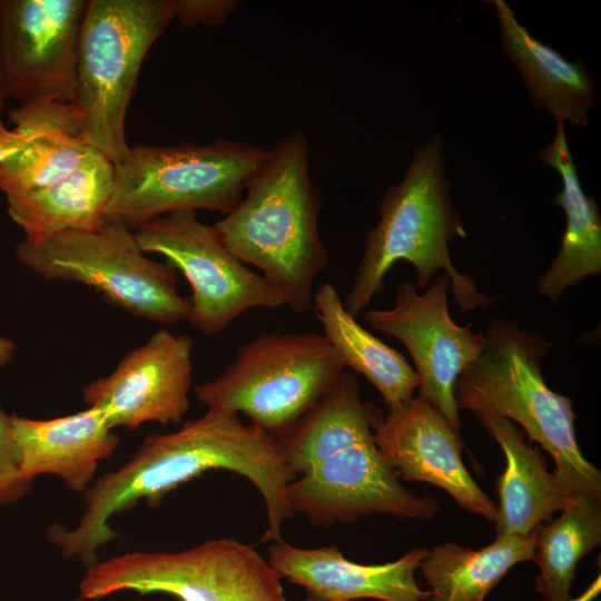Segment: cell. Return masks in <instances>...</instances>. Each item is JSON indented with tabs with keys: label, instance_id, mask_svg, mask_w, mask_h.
I'll list each match as a JSON object with an SVG mask.
<instances>
[{
	"label": "cell",
	"instance_id": "6da1fadb",
	"mask_svg": "<svg viewBox=\"0 0 601 601\" xmlns=\"http://www.w3.org/2000/svg\"><path fill=\"white\" fill-rule=\"evenodd\" d=\"M245 476L260 492L267 515L262 542L282 540V528L293 516L286 490L296 475L285 463L279 439L243 423L238 415L207 410L179 430L148 435L132 457L97 479L83 493L86 509L75 529L52 524L50 543L65 558H77L87 569L96 565L98 550L118 533L110 519L139 501L158 506L179 485L210 470Z\"/></svg>",
	"mask_w": 601,
	"mask_h": 601
},
{
	"label": "cell",
	"instance_id": "7a4b0ae2",
	"mask_svg": "<svg viewBox=\"0 0 601 601\" xmlns=\"http://www.w3.org/2000/svg\"><path fill=\"white\" fill-rule=\"evenodd\" d=\"M380 414L362 401L356 377L343 372L293 432L279 439L286 465L300 475L286 490L293 513L316 525L373 513L417 520L436 513L437 501L410 493L376 446L373 423Z\"/></svg>",
	"mask_w": 601,
	"mask_h": 601
},
{
	"label": "cell",
	"instance_id": "3957f363",
	"mask_svg": "<svg viewBox=\"0 0 601 601\" xmlns=\"http://www.w3.org/2000/svg\"><path fill=\"white\" fill-rule=\"evenodd\" d=\"M319 194L300 131L268 148L237 206L213 226L225 247L256 267L296 313L313 309V287L329 264L318 229Z\"/></svg>",
	"mask_w": 601,
	"mask_h": 601
},
{
	"label": "cell",
	"instance_id": "277c9868",
	"mask_svg": "<svg viewBox=\"0 0 601 601\" xmlns=\"http://www.w3.org/2000/svg\"><path fill=\"white\" fill-rule=\"evenodd\" d=\"M466 231L450 195L443 141L435 137L417 148L403 179L392 185L380 205V218L365 238L364 252L343 304L354 317L385 292L387 272L398 260L413 265L416 285L428 287L437 270L451 280L461 312L486 309L495 300L477 290L470 276L453 265L449 244Z\"/></svg>",
	"mask_w": 601,
	"mask_h": 601
},
{
	"label": "cell",
	"instance_id": "5b68a950",
	"mask_svg": "<svg viewBox=\"0 0 601 601\" xmlns=\"http://www.w3.org/2000/svg\"><path fill=\"white\" fill-rule=\"evenodd\" d=\"M484 337L480 355L456 380L457 408L516 422L553 457L554 473L570 493L600 501L601 473L579 449L572 401L543 377L551 342L506 318L492 319Z\"/></svg>",
	"mask_w": 601,
	"mask_h": 601
},
{
	"label": "cell",
	"instance_id": "8992f818",
	"mask_svg": "<svg viewBox=\"0 0 601 601\" xmlns=\"http://www.w3.org/2000/svg\"><path fill=\"white\" fill-rule=\"evenodd\" d=\"M175 19V0H88L75 91L78 136L114 166L126 157L125 121L142 61Z\"/></svg>",
	"mask_w": 601,
	"mask_h": 601
},
{
	"label": "cell",
	"instance_id": "52a82bcc",
	"mask_svg": "<svg viewBox=\"0 0 601 601\" xmlns=\"http://www.w3.org/2000/svg\"><path fill=\"white\" fill-rule=\"evenodd\" d=\"M268 148L218 138L197 145H138L115 166L106 221L131 230L175 211L205 209L224 215L240 201Z\"/></svg>",
	"mask_w": 601,
	"mask_h": 601
},
{
	"label": "cell",
	"instance_id": "ba28073f",
	"mask_svg": "<svg viewBox=\"0 0 601 601\" xmlns=\"http://www.w3.org/2000/svg\"><path fill=\"white\" fill-rule=\"evenodd\" d=\"M344 368L323 334L262 332L239 345L233 363L195 393L207 410L242 413L282 439L331 391Z\"/></svg>",
	"mask_w": 601,
	"mask_h": 601
},
{
	"label": "cell",
	"instance_id": "9c48e42d",
	"mask_svg": "<svg viewBox=\"0 0 601 601\" xmlns=\"http://www.w3.org/2000/svg\"><path fill=\"white\" fill-rule=\"evenodd\" d=\"M14 252L36 275L89 286L134 316L162 324L188 319L190 303L178 292L176 268L146 256L135 231L122 224L106 221L93 231L22 240Z\"/></svg>",
	"mask_w": 601,
	"mask_h": 601
},
{
	"label": "cell",
	"instance_id": "30bf717a",
	"mask_svg": "<svg viewBox=\"0 0 601 601\" xmlns=\"http://www.w3.org/2000/svg\"><path fill=\"white\" fill-rule=\"evenodd\" d=\"M282 577L253 546L217 539L176 552L132 551L98 562L80 597L167 593L180 601H287Z\"/></svg>",
	"mask_w": 601,
	"mask_h": 601
},
{
	"label": "cell",
	"instance_id": "8fae6325",
	"mask_svg": "<svg viewBox=\"0 0 601 601\" xmlns=\"http://www.w3.org/2000/svg\"><path fill=\"white\" fill-rule=\"evenodd\" d=\"M134 231L144 253L161 255L185 276L191 288L188 321L206 336L246 311L284 306L280 293L235 257L194 210L160 216Z\"/></svg>",
	"mask_w": 601,
	"mask_h": 601
},
{
	"label": "cell",
	"instance_id": "7c38bea8",
	"mask_svg": "<svg viewBox=\"0 0 601 601\" xmlns=\"http://www.w3.org/2000/svg\"><path fill=\"white\" fill-rule=\"evenodd\" d=\"M450 286L445 273L422 293L412 280H404L397 286L392 308L366 309L364 319L406 347L415 365L418 396L435 406L459 432L454 386L461 372L480 355L485 337L473 333L470 324L460 326L451 318Z\"/></svg>",
	"mask_w": 601,
	"mask_h": 601
},
{
	"label": "cell",
	"instance_id": "4fadbf2b",
	"mask_svg": "<svg viewBox=\"0 0 601 601\" xmlns=\"http://www.w3.org/2000/svg\"><path fill=\"white\" fill-rule=\"evenodd\" d=\"M88 0H0V58L8 98L70 104Z\"/></svg>",
	"mask_w": 601,
	"mask_h": 601
},
{
	"label": "cell",
	"instance_id": "5bb4252c",
	"mask_svg": "<svg viewBox=\"0 0 601 601\" xmlns=\"http://www.w3.org/2000/svg\"><path fill=\"white\" fill-rule=\"evenodd\" d=\"M193 339L161 328L127 353L107 376L86 385L88 406L108 425L137 430L144 423L180 424L189 408Z\"/></svg>",
	"mask_w": 601,
	"mask_h": 601
},
{
	"label": "cell",
	"instance_id": "9a60e30c",
	"mask_svg": "<svg viewBox=\"0 0 601 601\" xmlns=\"http://www.w3.org/2000/svg\"><path fill=\"white\" fill-rule=\"evenodd\" d=\"M373 440L387 464L405 481L432 483L457 504L494 521L496 505L465 467L462 442L443 414L417 396L382 413L373 423Z\"/></svg>",
	"mask_w": 601,
	"mask_h": 601
},
{
	"label": "cell",
	"instance_id": "2e32d148",
	"mask_svg": "<svg viewBox=\"0 0 601 601\" xmlns=\"http://www.w3.org/2000/svg\"><path fill=\"white\" fill-rule=\"evenodd\" d=\"M427 554L428 550L416 548L393 562L359 564L336 545L303 549L278 541L269 548L268 562L282 578L323 601H427L431 591L422 590L415 580V570Z\"/></svg>",
	"mask_w": 601,
	"mask_h": 601
},
{
	"label": "cell",
	"instance_id": "e0dca14e",
	"mask_svg": "<svg viewBox=\"0 0 601 601\" xmlns=\"http://www.w3.org/2000/svg\"><path fill=\"white\" fill-rule=\"evenodd\" d=\"M11 427L22 474L58 476L77 493L91 486L99 462L119 445L102 412L91 406L50 420L11 415Z\"/></svg>",
	"mask_w": 601,
	"mask_h": 601
},
{
	"label": "cell",
	"instance_id": "ac0fdd59",
	"mask_svg": "<svg viewBox=\"0 0 601 601\" xmlns=\"http://www.w3.org/2000/svg\"><path fill=\"white\" fill-rule=\"evenodd\" d=\"M114 177L112 162L91 148L69 176L35 190L6 194L8 214L32 243L68 230H97L106 223Z\"/></svg>",
	"mask_w": 601,
	"mask_h": 601
},
{
	"label": "cell",
	"instance_id": "d6986e66",
	"mask_svg": "<svg viewBox=\"0 0 601 601\" xmlns=\"http://www.w3.org/2000/svg\"><path fill=\"white\" fill-rule=\"evenodd\" d=\"M492 3L496 10L502 48L519 69L533 106L552 115L554 120L585 126L598 89L583 61H569L534 38L504 1L494 0Z\"/></svg>",
	"mask_w": 601,
	"mask_h": 601
},
{
	"label": "cell",
	"instance_id": "ffe728a7",
	"mask_svg": "<svg viewBox=\"0 0 601 601\" xmlns=\"http://www.w3.org/2000/svg\"><path fill=\"white\" fill-rule=\"evenodd\" d=\"M475 416L500 444L506 460L497 480L500 504L494 519L496 538L528 536L552 514L561 511L570 493L555 473H550L540 450L525 442L512 421L477 413Z\"/></svg>",
	"mask_w": 601,
	"mask_h": 601
},
{
	"label": "cell",
	"instance_id": "44dd1931",
	"mask_svg": "<svg viewBox=\"0 0 601 601\" xmlns=\"http://www.w3.org/2000/svg\"><path fill=\"white\" fill-rule=\"evenodd\" d=\"M564 125L555 120L554 139L538 151V158L560 175L562 189L551 203L561 206L566 217L560 250L536 280L538 293L552 303H558L568 287L601 273L600 210L594 198L582 188Z\"/></svg>",
	"mask_w": 601,
	"mask_h": 601
},
{
	"label": "cell",
	"instance_id": "7402d4cb",
	"mask_svg": "<svg viewBox=\"0 0 601 601\" xmlns=\"http://www.w3.org/2000/svg\"><path fill=\"white\" fill-rule=\"evenodd\" d=\"M313 309L323 326V335L345 367L363 375L378 391L388 410L413 398L418 386L414 368L403 354L357 323L332 284H323L314 293Z\"/></svg>",
	"mask_w": 601,
	"mask_h": 601
},
{
	"label": "cell",
	"instance_id": "603a6c76",
	"mask_svg": "<svg viewBox=\"0 0 601 601\" xmlns=\"http://www.w3.org/2000/svg\"><path fill=\"white\" fill-rule=\"evenodd\" d=\"M534 531L528 536L505 535L480 550L453 542L434 545L421 562L431 601H484L508 571L533 561Z\"/></svg>",
	"mask_w": 601,
	"mask_h": 601
},
{
	"label": "cell",
	"instance_id": "cb8c5ba5",
	"mask_svg": "<svg viewBox=\"0 0 601 601\" xmlns=\"http://www.w3.org/2000/svg\"><path fill=\"white\" fill-rule=\"evenodd\" d=\"M561 511L558 519L534 530L536 590L544 601H572L577 564L601 541L600 501L574 492Z\"/></svg>",
	"mask_w": 601,
	"mask_h": 601
},
{
	"label": "cell",
	"instance_id": "d4e9b609",
	"mask_svg": "<svg viewBox=\"0 0 601 601\" xmlns=\"http://www.w3.org/2000/svg\"><path fill=\"white\" fill-rule=\"evenodd\" d=\"M90 149L67 129H47L0 164V188L6 195L53 184L79 168Z\"/></svg>",
	"mask_w": 601,
	"mask_h": 601
},
{
	"label": "cell",
	"instance_id": "484cf974",
	"mask_svg": "<svg viewBox=\"0 0 601 601\" xmlns=\"http://www.w3.org/2000/svg\"><path fill=\"white\" fill-rule=\"evenodd\" d=\"M32 482L22 474L18 463L11 415L0 406V508L21 500L31 490Z\"/></svg>",
	"mask_w": 601,
	"mask_h": 601
},
{
	"label": "cell",
	"instance_id": "4316f807",
	"mask_svg": "<svg viewBox=\"0 0 601 601\" xmlns=\"http://www.w3.org/2000/svg\"><path fill=\"white\" fill-rule=\"evenodd\" d=\"M237 0H175V19L181 29L219 27L239 8Z\"/></svg>",
	"mask_w": 601,
	"mask_h": 601
},
{
	"label": "cell",
	"instance_id": "83f0119b",
	"mask_svg": "<svg viewBox=\"0 0 601 601\" xmlns=\"http://www.w3.org/2000/svg\"><path fill=\"white\" fill-rule=\"evenodd\" d=\"M50 129V128H48ZM47 129L14 127L8 129L0 122V164Z\"/></svg>",
	"mask_w": 601,
	"mask_h": 601
},
{
	"label": "cell",
	"instance_id": "f1b7e54d",
	"mask_svg": "<svg viewBox=\"0 0 601 601\" xmlns=\"http://www.w3.org/2000/svg\"><path fill=\"white\" fill-rule=\"evenodd\" d=\"M14 351V343L9 338L0 336V367L4 366L11 361Z\"/></svg>",
	"mask_w": 601,
	"mask_h": 601
},
{
	"label": "cell",
	"instance_id": "f546056e",
	"mask_svg": "<svg viewBox=\"0 0 601 601\" xmlns=\"http://www.w3.org/2000/svg\"><path fill=\"white\" fill-rule=\"evenodd\" d=\"M7 99L8 97L6 93L4 78H3L2 65H1V58H0V122H1V115L4 111Z\"/></svg>",
	"mask_w": 601,
	"mask_h": 601
},
{
	"label": "cell",
	"instance_id": "4dcf8cb0",
	"mask_svg": "<svg viewBox=\"0 0 601 601\" xmlns=\"http://www.w3.org/2000/svg\"><path fill=\"white\" fill-rule=\"evenodd\" d=\"M597 589H599V579L594 582L592 590L589 593L587 592V594L583 595V599L577 601H587V599L592 598L595 594Z\"/></svg>",
	"mask_w": 601,
	"mask_h": 601
},
{
	"label": "cell",
	"instance_id": "1f68e13d",
	"mask_svg": "<svg viewBox=\"0 0 601 601\" xmlns=\"http://www.w3.org/2000/svg\"><path fill=\"white\" fill-rule=\"evenodd\" d=\"M303 601H323V600H319V599H317V598H314V597L308 595V597H307L305 600H303Z\"/></svg>",
	"mask_w": 601,
	"mask_h": 601
}]
</instances>
